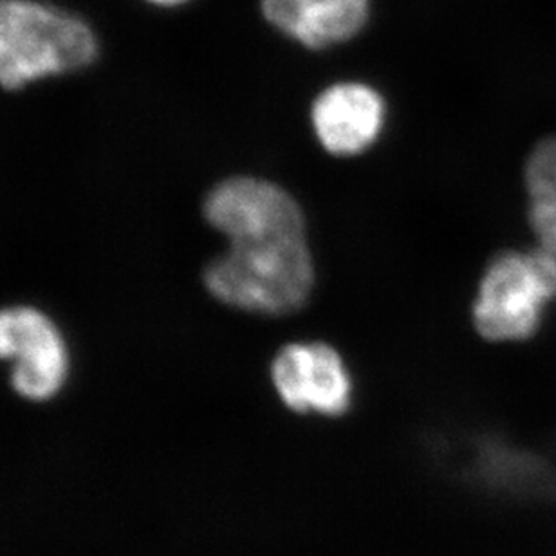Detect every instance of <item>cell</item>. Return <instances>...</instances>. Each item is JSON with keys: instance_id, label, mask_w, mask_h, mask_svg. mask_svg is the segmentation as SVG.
Wrapping results in <instances>:
<instances>
[{"instance_id": "9", "label": "cell", "mask_w": 556, "mask_h": 556, "mask_svg": "<svg viewBox=\"0 0 556 556\" xmlns=\"http://www.w3.org/2000/svg\"><path fill=\"white\" fill-rule=\"evenodd\" d=\"M530 225L541 247L556 253L555 206H530Z\"/></svg>"}, {"instance_id": "2", "label": "cell", "mask_w": 556, "mask_h": 556, "mask_svg": "<svg viewBox=\"0 0 556 556\" xmlns=\"http://www.w3.org/2000/svg\"><path fill=\"white\" fill-rule=\"evenodd\" d=\"M97 33L80 16L37 0H0V87L86 70L98 59Z\"/></svg>"}, {"instance_id": "1", "label": "cell", "mask_w": 556, "mask_h": 556, "mask_svg": "<svg viewBox=\"0 0 556 556\" xmlns=\"http://www.w3.org/2000/svg\"><path fill=\"white\" fill-rule=\"evenodd\" d=\"M204 219L230 241L204 269L214 299L258 315H289L309 299L315 268L291 193L258 177H230L204 201Z\"/></svg>"}, {"instance_id": "3", "label": "cell", "mask_w": 556, "mask_h": 556, "mask_svg": "<svg viewBox=\"0 0 556 556\" xmlns=\"http://www.w3.org/2000/svg\"><path fill=\"white\" fill-rule=\"evenodd\" d=\"M556 299V253L504 252L482 275L473 326L490 342H520L539 331L542 311Z\"/></svg>"}, {"instance_id": "4", "label": "cell", "mask_w": 556, "mask_h": 556, "mask_svg": "<svg viewBox=\"0 0 556 556\" xmlns=\"http://www.w3.org/2000/svg\"><path fill=\"white\" fill-rule=\"evenodd\" d=\"M0 359L11 362V387L29 402H48L70 376V349L53 318L35 305L0 309Z\"/></svg>"}, {"instance_id": "10", "label": "cell", "mask_w": 556, "mask_h": 556, "mask_svg": "<svg viewBox=\"0 0 556 556\" xmlns=\"http://www.w3.org/2000/svg\"><path fill=\"white\" fill-rule=\"evenodd\" d=\"M147 2L161 5V8H174V5L185 4V2H188V0H147Z\"/></svg>"}, {"instance_id": "5", "label": "cell", "mask_w": 556, "mask_h": 556, "mask_svg": "<svg viewBox=\"0 0 556 556\" xmlns=\"http://www.w3.org/2000/svg\"><path fill=\"white\" fill-rule=\"evenodd\" d=\"M280 402L296 414L340 417L353 407V376L337 349L321 342L289 343L271 364Z\"/></svg>"}, {"instance_id": "7", "label": "cell", "mask_w": 556, "mask_h": 556, "mask_svg": "<svg viewBox=\"0 0 556 556\" xmlns=\"http://www.w3.org/2000/svg\"><path fill=\"white\" fill-rule=\"evenodd\" d=\"M263 15L294 42L324 49L348 42L369 21L370 0H261Z\"/></svg>"}, {"instance_id": "8", "label": "cell", "mask_w": 556, "mask_h": 556, "mask_svg": "<svg viewBox=\"0 0 556 556\" xmlns=\"http://www.w3.org/2000/svg\"><path fill=\"white\" fill-rule=\"evenodd\" d=\"M525 179L530 206L556 208V136L536 144L526 163Z\"/></svg>"}, {"instance_id": "6", "label": "cell", "mask_w": 556, "mask_h": 556, "mask_svg": "<svg viewBox=\"0 0 556 556\" xmlns=\"http://www.w3.org/2000/svg\"><path fill=\"white\" fill-rule=\"evenodd\" d=\"M311 122L324 149L334 155H356L380 138L386 102L372 87L343 81L320 92Z\"/></svg>"}]
</instances>
